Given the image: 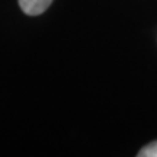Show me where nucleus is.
<instances>
[{"instance_id":"obj_1","label":"nucleus","mask_w":157,"mask_h":157,"mask_svg":"<svg viewBox=\"0 0 157 157\" xmlns=\"http://www.w3.org/2000/svg\"><path fill=\"white\" fill-rule=\"evenodd\" d=\"M17 2L22 12L29 16H38L44 13L52 3V0H17Z\"/></svg>"},{"instance_id":"obj_2","label":"nucleus","mask_w":157,"mask_h":157,"mask_svg":"<svg viewBox=\"0 0 157 157\" xmlns=\"http://www.w3.org/2000/svg\"><path fill=\"white\" fill-rule=\"evenodd\" d=\"M138 157H157V140L150 143V144H147L141 148L138 154Z\"/></svg>"}]
</instances>
